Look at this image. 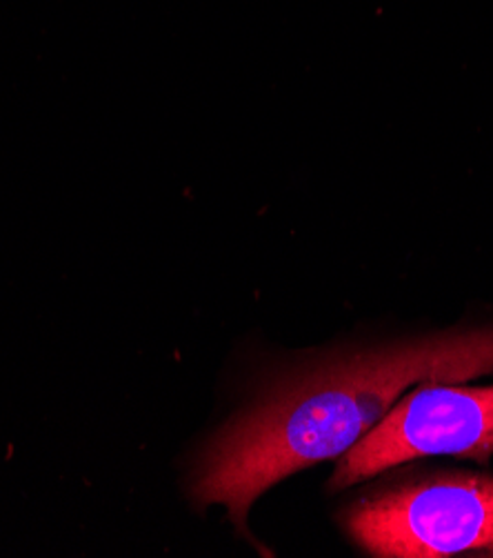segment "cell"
<instances>
[{"mask_svg":"<svg viewBox=\"0 0 493 558\" xmlns=\"http://www.w3.org/2000/svg\"><path fill=\"white\" fill-rule=\"evenodd\" d=\"M435 454L478 461L493 454V387L429 383L416 389L341 457L332 489Z\"/></svg>","mask_w":493,"mask_h":558,"instance_id":"obj_3","label":"cell"},{"mask_svg":"<svg viewBox=\"0 0 493 558\" xmlns=\"http://www.w3.org/2000/svg\"><path fill=\"white\" fill-rule=\"evenodd\" d=\"M347 530L373 556L493 554V476L441 474L385 487L349 510Z\"/></svg>","mask_w":493,"mask_h":558,"instance_id":"obj_2","label":"cell"},{"mask_svg":"<svg viewBox=\"0 0 493 558\" xmlns=\"http://www.w3.org/2000/svg\"><path fill=\"white\" fill-rule=\"evenodd\" d=\"M482 374H493V325L338 354L298 369L211 440L196 470V504L225 506L245 532L262 492L343 457L409 385Z\"/></svg>","mask_w":493,"mask_h":558,"instance_id":"obj_1","label":"cell"}]
</instances>
